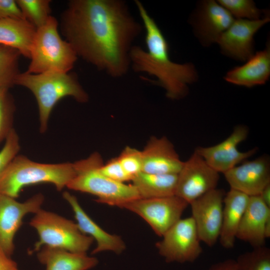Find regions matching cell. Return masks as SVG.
<instances>
[{"mask_svg":"<svg viewBox=\"0 0 270 270\" xmlns=\"http://www.w3.org/2000/svg\"><path fill=\"white\" fill-rule=\"evenodd\" d=\"M225 194L224 190L216 188L189 204L200 240L210 247L220 237Z\"/></svg>","mask_w":270,"mask_h":270,"instance_id":"8fae6325","label":"cell"},{"mask_svg":"<svg viewBox=\"0 0 270 270\" xmlns=\"http://www.w3.org/2000/svg\"><path fill=\"white\" fill-rule=\"evenodd\" d=\"M270 218V208L260 196H250L241 220L236 238L250 244L253 248L264 246L266 224Z\"/></svg>","mask_w":270,"mask_h":270,"instance_id":"d6986e66","label":"cell"},{"mask_svg":"<svg viewBox=\"0 0 270 270\" xmlns=\"http://www.w3.org/2000/svg\"><path fill=\"white\" fill-rule=\"evenodd\" d=\"M230 188L249 196H259L270 184V168L264 156L244 162L224 174Z\"/></svg>","mask_w":270,"mask_h":270,"instance_id":"9a60e30c","label":"cell"},{"mask_svg":"<svg viewBox=\"0 0 270 270\" xmlns=\"http://www.w3.org/2000/svg\"><path fill=\"white\" fill-rule=\"evenodd\" d=\"M178 174L141 172L132 180L140 198H152L175 195Z\"/></svg>","mask_w":270,"mask_h":270,"instance_id":"cb8c5ba5","label":"cell"},{"mask_svg":"<svg viewBox=\"0 0 270 270\" xmlns=\"http://www.w3.org/2000/svg\"><path fill=\"white\" fill-rule=\"evenodd\" d=\"M24 18L36 29L44 25L51 16L50 0H16Z\"/></svg>","mask_w":270,"mask_h":270,"instance_id":"484cf974","label":"cell"},{"mask_svg":"<svg viewBox=\"0 0 270 270\" xmlns=\"http://www.w3.org/2000/svg\"><path fill=\"white\" fill-rule=\"evenodd\" d=\"M156 244L166 262H192L202 252L197 230L191 216L180 218Z\"/></svg>","mask_w":270,"mask_h":270,"instance_id":"9c48e42d","label":"cell"},{"mask_svg":"<svg viewBox=\"0 0 270 270\" xmlns=\"http://www.w3.org/2000/svg\"><path fill=\"white\" fill-rule=\"evenodd\" d=\"M134 3L145 30L146 50L132 46L130 54V67L135 72L156 78L155 83L164 89L168 98H184L188 94V85L198 78L194 66L190 62L171 60L168 42L159 26L140 0H135Z\"/></svg>","mask_w":270,"mask_h":270,"instance_id":"7a4b0ae2","label":"cell"},{"mask_svg":"<svg viewBox=\"0 0 270 270\" xmlns=\"http://www.w3.org/2000/svg\"><path fill=\"white\" fill-rule=\"evenodd\" d=\"M38 260L46 270H88L96 266L98 260L86 254H78L46 246L37 252Z\"/></svg>","mask_w":270,"mask_h":270,"instance_id":"603a6c76","label":"cell"},{"mask_svg":"<svg viewBox=\"0 0 270 270\" xmlns=\"http://www.w3.org/2000/svg\"><path fill=\"white\" fill-rule=\"evenodd\" d=\"M219 173L195 150L178 174L175 195L189 204L216 188Z\"/></svg>","mask_w":270,"mask_h":270,"instance_id":"30bf717a","label":"cell"},{"mask_svg":"<svg viewBox=\"0 0 270 270\" xmlns=\"http://www.w3.org/2000/svg\"><path fill=\"white\" fill-rule=\"evenodd\" d=\"M103 164L102 156L98 152L73 162L75 175L66 188L95 196L98 202L119 208L140 198L132 184L114 182L102 174L100 168Z\"/></svg>","mask_w":270,"mask_h":270,"instance_id":"5b68a950","label":"cell"},{"mask_svg":"<svg viewBox=\"0 0 270 270\" xmlns=\"http://www.w3.org/2000/svg\"><path fill=\"white\" fill-rule=\"evenodd\" d=\"M44 200L41 193L24 202L0 194V248L8 256H11L14 251V236L22 224L24 216L38 212L42 208Z\"/></svg>","mask_w":270,"mask_h":270,"instance_id":"7c38bea8","label":"cell"},{"mask_svg":"<svg viewBox=\"0 0 270 270\" xmlns=\"http://www.w3.org/2000/svg\"><path fill=\"white\" fill-rule=\"evenodd\" d=\"M189 204L176 195L169 196L137 199L124 204L120 208L140 216L162 237L182 215Z\"/></svg>","mask_w":270,"mask_h":270,"instance_id":"ba28073f","label":"cell"},{"mask_svg":"<svg viewBox=\"0 0 270 270\" xmlns=\"http://www.w3.org/2000/svg\"><path fill=\"white\" fill-rule=\"evenodd\" d=\"M248 135V128L238 126L224 141L210 146H199L196 150L214 170L224 174L256 152V148L245 152L238 149V144L245 140Z\"/></svg>","mask_w":270,"mask_h":270,"instance_id":"5bb4252c","label":"cell"},{"mask_svg":"<svg viewBox=\"0 0 270 270\" xmlns=\"http://www.w3.org/2000/svg\"><path fill=\"white\" fill-rule=\"evenodd\" d=\"M118 159L126 172L133 178L142 170V156L141 150L126 146Z\"/></svg>","mask_w":270,"mask_h":270,"instance_id":"f546056e","label":"cell"},{"mask_svg":"<svg viewBox=\"0 0 270 270\" xmlns=\"http://www.w3.org/2000/svg\"><path fill=\"white\" fill-rule=\"evenodd\" d=\"M217 2L236 19L254 20L263 18L262 10L252 0H218Z\"/></svg>","mask_w":270,"mask_h":270,"instance_id":"83f0119b","label":"cell"},{"mask_svg":"<svg viewBox=\"0 0 270 270\" xmlns=\"http://www.w3.org/2000/svg\"><path fill=\"white\" fill-rule=\"evenodd\" d=\"M62 196L70 206L80 232L96 240V246L92 254L104 251L120 254L126 249V244L121 237L110 234L98 226L84 212L74 196L64 192Z\"/></svg>","mask_w":270,"mask_h":270,"instance_id":"ac0fdd59","label":"cell"},{"mask_svg":"<svg viewBox=\"0 0 270 270\" xmlns=\"http://www.w3.org/2000/svg\"><path fill=\"white\" fill-rule=\"evenodd\" d=\"M235 18L222 6L214 0L204 1L193 22L195 34L204 46L216 43L221 35Z\"/></svg>","mask_w":270,"mask_h":270,"instance_id":"2e32d148","label":"cell"},{"mask_svg":"<svg viewBox=\"0 0 270 270\" xmlns=\"http://www.w3.org/2000/svg\"><path fill=\"white\" fill-rule=\"evenodd\" d=\"M142 153V172L178 174L184 164L172 144L165 136L152 137Z\"/></svg>","mask_w":270,"mask_h":270,"instance_id":"e0dca14e","label":"cell"},{"mask_svg":"<svg viewBox=\"0 0 270 270\" xmlns=\"http://www.w3.org/2000/svg\"><path fill=\"white\" fill-rule=\"evenodd\" d=\"M236 262L234 259H227L212 264L206 270H236Z\"/></svg>","mask_w":270,"mask_h":270,"instance_id":"836d02e7","label":"cell"},{"mask_svg":"<svg viewBox=\"0 0 270 270\" xmlns=\"http://www.w3.org/2000/svg\"><path fill=\"white\" fill-rule=\"evenodd\" d=\"M21 54L12 48L0 45V88L14 85V80L20 72L19 59Z\"/></svg>","mask_w":270,"mask_h":270,"instance_id":"d4e9b609","label":"cell"},{"mask_svg":"<svg viewBox=\"0 0 270 270\" xmlns=\"http://www.w3.org/2000/svg\"><path fill=\"white\" fill-rule=\"evenodd\" d=\"M100 170L105 176L114 182L125 183L132 181L131 178L124 170L117 157L103 164Z\"/></svg>","mask_w":270,"mask_h":270,"instance_id":"1f68e13d","label":"cell"},{"mask_svg":"<svg viewBox=\"0 0 270 270\" xmlns=\"http://www.w3.org/2000/svg\"><path fill=\"white\" fill-rule=\"evenodd\" d=\"M10 18H24L16 0H0V20Z\"/></svg>","mask_w":270,"mask_h":270,"instance_id":"d6a6232c","label":"cell"},{"mask_svg":"<svg viewBox=\"0 0 270 270\" xmlns=\"http://www.w3.org/2000/svg\"><path fill=\"white\" fill-rule=\"evenodd\" d=\"M8 90V88H0V144L14 129L15 104Z\"/></svg>","mask_w":270,"mask_h":270,"instance_id":"f1b7e54d","label":"cell"},{"mask_svg":"<svg viewBox=\"0 0 270 270\" xmlns=\"http://www.w3.org/2000/svg\"><path fill=\"white\" fill-rule=\"evenodd\" d=\"M243 65L229 70L224 80L242 86L252 88L264 84L270 76V46L254 54Z\"/></svg>","mask_w":270,"mask_h":270,"instance_id":"ffe728a7","label":"cell"},{"mask_svg":"<svg viewBox=\"0 0 270 270\" xmlns=\"http://www.w3.org/2000/svg\"><path fill=\"white\" fill-rule=\"evenodd\" d=\"M74 175L73 163H40L17 154L0 178V194L16 199L24 187L40 183L52 184L61 191Z\"/></svg>","mask_w":270,"mask_h":270,"instance_id":"277c9868","label":"cell"},{"mask_svg":"<svg viewBox=\"0 0 270 270\" xmlns=\"http://www.w3.org/2000/svg\"><path fill=\"white\" fill-rule=\"evenodd\" d=\"M270 20L268 14L258 20L235 19L216 42L222 52L236 60H248L254 54L255 34Z\"/></svg>","mask_w":270,"mask_h":270,"instance_id":"4fadbf2b","label":"cell"},{"mask_svg":"<svg viewBox=\"0 0 270 270\" xmlns=\"http://www.w3.org/2000/svg\"><path fill=\"white\" fill-rule=\"evenodd\" d=\"M34 214L29 224L36 230L39 240L28 251L29 254L38 252L44 246L86 254L94 239L82 233L76 223L42 208Z\"/></svg>","mask_w":270,"mask_h":270,"instance_id":"52a82bcc","label":"cell"},{"mask_svg":"<svg viewBox=\"0 0 270 270\" xmlns=\"http://www.w3.org/2000/svg\"><path fill=\"white\" fill-rule=\"evenodd\" d=\"M36 28L25 18H10L0 20V45L18 50L30 58Z\"/></svg>","mask_w":270,"mask_h":270,"instance_id":"7402d4cb","label":"cell"},{"mask_svg":"<svg viewBox=\"0 0 270 270\" xmlns=\"http://www.w3.org/2000/svg\"><path fill=\"white\" fill-rule=\"evenodd\" d=\"M259 196L264 202L270 208V184L262 190Z\"/></svg>","mask_w":270,"mask_h":270,"instance_id":"e575fe53","label":"cell"},{"mask_svg":"<svg viewBox=\"0 0 270 270\" xmlns=\"http://www.w3.org/2000/svg\"><path fill=\"white\" fill-rule=\"evenodd\" d=\"M249 198L248 195L232 188L225 194L222 225L218 238L224 248L230 249L234 246L238 226Z\"/></svg>","mask_w":270,"mask_h":270,"instance_id":"44dd1931","label":"cell"},{"mask_svg":"<svg viewBox=\"0 0 270 270\" xmlns=\"http://www.w3.org/2000/svg\"><path fill=\"white\" fill-rule=\"evenodd\" d=\"M14 85L28 89L37 102L40 132H46L52 111L61 99L70 96L80 103L86 102L88 96L76 74L48 72L40 74L20 72Z\"/></svg>","mask_w":270,"mask_h":270,"instance_id":"3957f363","label":"cell"},{"mask_svg":"<svg viewBox=\"0 0 270 270\" xmlns=\"http://www.w3.org/2000/svg\"><path fill=\"white\" fill-rule=\"evenodd\" d=\"M20 150V138L14 128L5 140L0 150V178L10 162L18 154Z\"/></svg>","mask_w":270,"mask_h":270,"instance_id":"4dcf8cb0","label":"cell"},{"mask_svg":"<svg viewBox=\"0 0 270 270\" xmlns=\"http://www.w3.org/2000/svg\"><path fill=\"white\" fill-rule=\"evenodd\" d=\"M236 270H270V249L266 246L253 248L238 256Z\"/></svg>","mask_w":270,"mask_h":270,"instance_id":"4316f807","label":"cell"},{"mask_svg":"<svg viewBox=\"0 0 270 270\" xmlns=\"http://www.w3.org/2000/svg\"><path fill=\"white\" fill-rule=\"evenodd\" d=\"M58 22L51 16L36 29L32 46L28 72H69L78 56L72 46L63 40L58 31Z\"/></svg>","mask_w":270,"mask_h":270,"instance_id":"8992f818","label":"cell"},{"mask_svg":"<svg viewBox=\"0 0 270 270\" xmlns=\"http://www.w3.org/2000/svg\"><path fill=\"white\" fill-rule=\"evenodd\" d=\"M142 26L122 0H70L60 24L78 56L114 78L128 72L130 52Z\"/></svg>","mask_w":270,"mask_h":270,"instance_id":"6da1fadb","label":"cell"},{"mask_svg":"<svg viewBox=\"0 0 270 270\" xmlns=\"http://www.w3.org/2000/svg\"></svg>","mask_w":270,"mask_h":270,"instance_id":"d590c367","label":"cell"}]
</instances>
